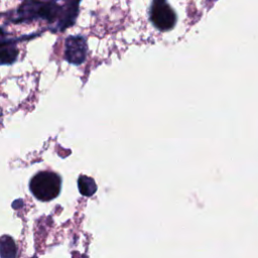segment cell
Instances as JSON below:
<instances>
[{
  "label": "cell",
  "instance_id": "6da1fadb",
  "mask_svg": "<svg viewBox=\"0 0 258 258\" xmlns=\"http://www.w3.org/2000/svg\"><path fill=\"white\" fill-rule=\"evenodd\" d=\"M78 6L79 2H72L69 8H66L63 11V7L55 2H26L22 4L18 12L21 20L41 18L52 22L58 18V25H60L62 30L75 22L79 11Z\"/></svg>",
  "mask_w": 258,
  "mask_h": 258
},
{
  "label": "cell",
  "instance_id": "7a4b0ae2",
  "mask_svg": "<svg viewBox=\"0 0 258 258\" xmlns=\"http://www.w3.org/2000/svg\"><path fill=\"white\" fill-rule=\"evenodd\" d=\"M61 187V178L52 171H40L29 182L32 195L39 201L47 202L55 199Z\"/></svg>",
  "mask_w": 258,
  "mask_h": 258
},
{
  "label": "cell",
  "instance_id": "3957f363",
  "mask_svg": "<svg viewBox=\"0 0 258 258\" xmlns=\"http://www.w3.org/2000/svg\"><path fill=\"white\" fill-rule=\"evenodd\" d=\"M151 22L159 30L171 29L176 22V15L170 5L163 0H154L149 8Z\"/></svg>",
  "mask_w": 258,
  "mask_h": 258
},
{
  "label": "cell",
  "instance_id": "277c9868",
  "mask_svg": "<svg viewBox=\"0 0 258 258\" xmlns=\"http://www.w3.org/2000/svg\"><path fill=\"white\" fill-rule=\"evenodd\" d=\"M88 46L86 38L82 35H71L66 39L64 58L73 64H81L87 56Z\"/></svg>",
  "mask_w": 258,
  "mask_h": 258
},
{
  "label": "cell",
  "instance_id": "5b68a950",
  "mask_svg": "<svg viewBox=\"0 0 258 258\" xmlns=\"http://www.w3.org/2000/svg\"><path fill=\"white\" fill-rule=\"evenodd\" d=\"M4 31L0 28V64H10L16 60L18 48L15 40L4 37Z\"/></svg>",
  "mask_w": 258,
  "mask_h": 258
},
{
  "label": "cell",
  "instance_id": "8992f818",
  "mask_svg": "<svg viewBox=\"0 0 258 258\" xmlns=\"http://www.w3.org/2000/svg\"><path fill=\"white\" fill-rule=\"evenodd\" d=\"M16 244L10 236L4 235L0 238V258H16Z\"/></svg>",
  "mask_w": 258,
  "mask_h": 258
},
{
  "label": "cell",
  "instance_id": "52a82bcc",
  "mask_svg": "<svg viewBox=\"0 0 258 258\" xmlns=\"http://www.w3.org/2000/svg\"><path fill=\"white\" fill-rule=\"evenodd\" d=\"M79 191L85 197L93 196L97 190V185L95 180L87 175H80L78 179Z\"/></svg>",
  "mask_w": 258,
  "mask_h": 258
}]
</instances>
